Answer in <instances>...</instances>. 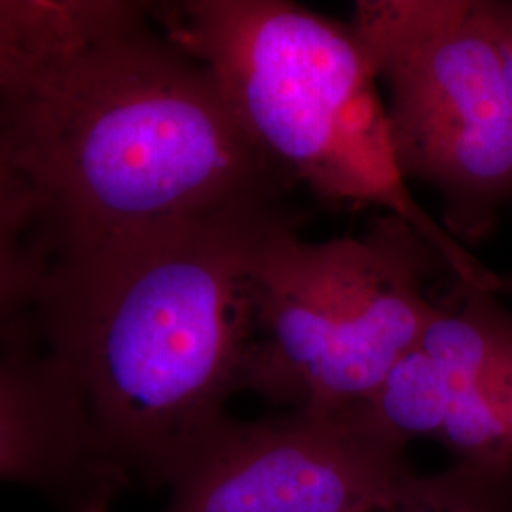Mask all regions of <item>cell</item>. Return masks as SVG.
I'll list each match as a JSON object with an SVG mask.
<instances>
[{"instance_id": "obj_1", "label": "cell", "mask_w": 512, "mask_h": 512, "mask_svg": "<svg viewBox=\"0 0 512 512\" xmlns=\"http://www.w3.org/2000/svg\"><path fill=\"white\" fill-rule=\"evenodd\" d=\"M126 2L0 88V131L55 258L230 209L294 183L247 137L215 78Z\"/></svg>"}, {"instance_id": "obj_2", "label": "cell", "mask_w": 512, "mask_h": 512, "mask_svg": "<svg viewBox=\"0 0 512 512\" xmlns=\"http://www.w3.org/2000/svg\"><path fill=\"white\" fill-rule=\"evenodd\" d=\"M247 205L57 256L33 323L131 486L169 488L243 391L260 241L294 219Z\"/></svg>"}, {"instance_id": "obj_3", "label": "cell", "mask_w": 512, "mask_h": 512, "mask_svg": "<svg viewBox=\"0 0 512 512\" xmlns=\"http://www.w3.org/2000/svg\"><path fill=\"white\" fill-rule=\"evenodd\" d=\"M160 31L215 78L247 137L294 184L374 205L431 241L458 281L492 272L414 200L393 154L378 78L351 23L287 0L150 4Z\"/></svg>"}, {"instance_id": "obj_4", "label": "cell", "mask_w": 512, "mask_h": 512, "mask_svg": "<svg viewBox=\"0 0 512 512\" xmlns=\"http://www.w3.org/2000/svg\"><path fill=\"white\" fill-rule=\"evenodd\" d=\"M298 222L277 224L253 258L243 391L291 410L359 408L437 315L429 281L452 266L393 215L321 243L300 238Z\"/></svg>"}, {"instance_id": "obj_5", "label": "cell", "mask_w": 512, "mask_h": 512, "mask_svg": "<svg viewBox=\"0 0 512 512\" xmlns=\"http://www.w3.org/2000/svg\"><path fill=\"white\" fill-rule=\"evenodd\" d=\"M349 23L404 179L439 194L456 241L484 238L512 202L511 99L484 0H359Z\"/></svg>"}, {"instance_id": "obj_6", "label": "cell", "mask_w": 512, "mask_h": 512, "mask_svg": "<svg viewBox=\"0 0 512 512\" xmlns=\"http://www.w3.org/2000/svg\"><path fill=\"white\" fill-rule=\"evenodd\" d=\"M361 408L226 416L171 482L164 512H387L433 480Z\"/></svg>"}, {"instance_id": "obj_7", "label": "cell", "mask_w": 512, "mask_h": 512, "mask_svg": "<svg viewBox=\"0 0 512 512\" xmlns=\"http://www.w3.org/2000/svg\"><path fill=\"white\" fill-rule=\"evenodd\" d=\"M408 446L429 439L495 484L512 473V315L490 287L458 281L420 340L361 406Z\"/></svg>"}, {"instance_id": "obj_8", "label": "cell", "mask_w": 512, "mask_h": 512, "mask_svg": "<svg viewBox=\"0 0 512 512\" xmlns=\"http://www.w3.org/2000/svg\"><path fill=\"white\" fill-rule=\"evenodd\" d=\"M0 480L31 488L55 512H112L133 488L63 374L29 353L0 357Z\"/></svg>"}, {"instance_id": "obj_9", "label": "cell", "mask_w": 512, "mask_h": 512, "mask_svg": "<svg viewBox=\"0 0 512 512\" xmlns=\"http://www.w3.org/2000/svg\"><path fill=\"white\" fill-rule=\"evenodd\" d=\"M54 260L37 194L0 131V336L10 340L12 353H25L21 323L33 319Z\"/></svg>"}, {"instance_id": "obj_10", "label": "cell", "mask_w": 512, "mask_h": 512, "mask_svg": "<svg viewBox=\"0 0 512 512\" xmlns=\"http://www.w3.org/2000/svg\"><path fill=\"white\" fill-rule=\"evenodd\" d=\"M490 482L461 469L433 476L431 484L410 501L387 512H495L490 503Z\"/></svg>"}, {"instance_id": "obj_11", "label": "cell", "mask_w": 512, "mask_h": 512, "mask_svg": "<svg viewBox=\"0 0 512 512\" xmlns=\"http://www.w3.org/2000/svg\"><path fill=\"white\" fill-rule=\"evenodd\" d=\"M492 291L495 294H512V275H494Z\"/></svg>"}, {"instance_id": "obj_12", "label": "cell", "mask_w": 512, "mask_h": 512, "mask_svg": "<svg viewBox=\"0 0 512 512\" xmlns=\"http://www.w3.org/2000/svg\"><path fill=\"white\" fill-rule=\"evenodd\" d=\"M507 8H509V12H511L512 16V2H507Z\"/></svg>"}]
</instances>
